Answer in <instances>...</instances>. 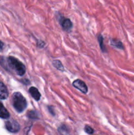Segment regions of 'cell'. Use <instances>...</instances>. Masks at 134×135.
<instances>
[{"mask_svg":"<svg viewBox=\"0 0 134 135\" xmlns=\"http://www.w3.org/2000/svg\"><path fill=\"white\" fill-rule=\"evenodd\" d=\"M12 102L14 109L17 112L21 113L27 107V102L20 92H15L12 96Z\"/></svg>","mask_w":134,"mask_h":135,"instance_id":"6da1fadb","label":"cell"},{"mask_svg":"<svg viewBox=\"0 0 134 135\" xmlns=\"http://www.w3.org/2000/svg\"><path fill=\"white\" fill-rule=\"evenodd\" d=\"M98 40H99V42L100 46H101V50H102L103 51H105V46H104V45L102 44V42H103V38H102V36H101V34H99V35L98 36Z\"/></svg>","mask_w":134,"mask_h":135,"instance_id":"7c38bea8","label":"cell"},{"mask_svg":"<svg viewBox=\"0 0 134 135\" xmlns=\"http://www.w3.org/2000/svg\"><path fill=\"white\" fill-rule=\"evenodd\" d=\"M6 129L11 133H17L20 130V125L18 123L14 120L7 121L5 123Z\"/></svg>","mask_w":134,"mask_h":135,"instance_id":"3957f363","label":"cell"},{"mask_svg":"<svg viewBox=\"0 0 134 135\" xmlns=\"http://www.w3.org/2000/svg\"><path fill=\"white\" fill-rule=\"evenodd\" d=\"M3 47V42H1V41H0V51L2 50Z\"/></svg>","mask_w":134,"mask_h":135,"instance_id":"5bb4252c","label":"cell"},{"mask_svg":"<svg viewBox=\"0 0 134 135\" xmlns=\"http://www.w3.org/2000/svg\"><path fill=\"white\" fill-rule=\"evenodd\" d=\"M28 116L31 119H36L38 117V114L35 111H30L28 113Z\"/></svg>","mask_w":134,"mask_h":135,"instance_id":"8fae6325","label":"cell"},{"mask_svg":"<svg viewBox=\"0 0 134 135\" xmlns=\"http://www.w3.org/2000/svg\"><path fill=\"white\" fill-rule=\"evenodd\" d=\"M110 44L112 46H114L115 47H117V48L119 49H123V44H122V42L120 40L117 39H112L110 40Z\"/></svg>","mask_w":134,"mask_h":135,"instance_id":"9c48e42d","label":"cell"},{"mask_svg":"<svg viewBox=\"0 0 134 135\" xmlns=\"http://www.w3.org/2000/svg\"><path fill=\"white\" fill-rule=\"evenodd\" d=\"M72 85H73L75 88H77L78 90L81 91L82 93L86 94L87 92L88 89L86 84H85L84 82L80 80V79H77V80H74V81L73 82V83H72Z\"/></svg>","mask_w":134,"mask_h":135,"instance_id":"277c9868","label":"cell"},{"mask_svg":"<svg viewBox=\"0 0 134 135\" xmlns=\"http://www.w3.org/2000/svg\"><path fill=\"white\" fill-rule=\"evenodd\" d=\"M53 65L54 67L56 69H57L58 70H60V71H64V67H63V64H62L61 62L59 60H55L53 61Z\"/></svg>","mask_w":134,"mask_h":135,"instance_id":"30bf717a","label":"cell"},{"mask_svg":"<svg viewBox=\"0 0 134 135\" xmlns=\"http://www.w3.org/2000/svg\"><path fill=\"white\" fill-rule=\"evenodd\" d=\"M9 96L7 88L5 84L0 82V100H5Z\"/></svg>","mask_w":134,"mask_h":135,"instance_id":"8992f818","label":"cell"},{"mask_svg":"<svg viewBox=\"0 0 134 135\" xmlns=\"http://www.w3.org/2000/svg\"><path fill=\"white\" fill-rule=\"evenodd\" d=\"M60 24L61 25L62 28L64 30H70L72 27V23L69 18H64V17H61L60 19Z\"/></svg>","mask_w":134,"mask_h":135,"instance_id":"5b68a950","label":"cell"},{"mask_svg":"<svg viewBox=\"0 0 134 135\" xmlns=\"http://www.w3.org/2000/svg\"><path fill=\"white\" fill-rule=\"evenodd\" d=\"M85 131L87 133H88V134H93V132H94V131H93V129H92L91 127L89 126H85Z\"/></svg>","mask_w":134,"mask_h":135,"instance_id":"4fadbf2b","label":"cell"},{"mask_svg":"<svg viewBox=\"0 0 134 135\" xmlns=\"http://www.w3.org/2000/svg\"><path fill=\"white\" fill-rule=\"evenodd\" d=\"M29 92L31 94L32 96V98L34 100H36V101L39 100V99H40L41 98V94L36 88H35V87L34 86L30 88V89H29Z\"/></svg>","mask_w":134,"mask_h":135,"instance_id":"52a82bcc","label":"cell"},{"mask_svg":"<svg viewBox=\"0 0 134 135\" xmlns=\"http://www.w3.org/2000/svg\"><path fill=\"white\" fill-rule=\"evenodd\" d=\"M9 113L6 108L3 106L2 103L0 102V117L2 119H8L9 117Z\"/></svg>","mask_w":134,"mask_h":135,"instance_id":"ba28073f","label":"cell"},{"mask_svg":"<svg viewBox=\"0 0 134 135\" xmlns=\"http://www.w3.org/2000/svg\"><path fill=\"white\" fill-rule=\"evenodd\" d=\"M7 64L11 69L13 70L16 74L19 76H23L26 72V67L19 60L13 57H9L7 58Z\"/></svg>","mask_w":134,"mask_h":135,"instance_id":"7a4b0ae2","label":"cell"}]
</instances>
